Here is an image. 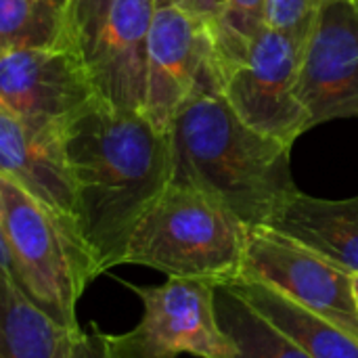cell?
<instances>
[{"label": "cell", "mask_w": 358, "mask_h": 358, "mask_svg": "<svg viewBox=\"0 0 358 358\" xmlns=\"http://www.w3.org/2000/svg\"><path fill=\"white\" fill-rule=\"evenodd\" d=\"M231 287L310 358H358V340L271 285L239 279Z\"/></svg>", "instance_id": "5bb4252c"}, {"label": "cell", "mask_w": 358, "mask_h": 358, "mask_svg": "<svg viewBox=\"0 0 358 358\" xmlns=\"http://www.w3.org/2000/svg\"><path fill=\"white\" fill-rule=\"evenodd\" d=\"M172 4H176L178 8L187 10L189 15L206 21L210 27H214V23L218 21L227 0H170Z\"/></svg>", "instance_id": "44dd1931"}, {"label": "cell", "mask_w": 358, "mask_h": 358, "mask_svg": "<svg viewBox=\"0 0 358 358\" xmlns=\"http://www.w3.org/2000/svg\"><path fill=\"white\" fill-rule=\"evenodd\" d=\"M59 126H36L0 109V176L76 216V185Z\"/></svg>", "instance_id": "7c38bea8"}, {"label": "cell", "mask_w": 358, "mask_h": 358, "mask_svg": "<svg viewBox=\"0 0 358 358\" xmlns=\"http://www.w3.org/2000/svg\"><path fill=\"white\" fill-rule=\"evenodd\" d=\"M352 287H355V298H357V304H358V275L352 277Z\"/></svg>", "instance_id": "7402d4cb"}, {"label": "cell", "mask_w": 358, "mask_h": 358, "mask_svg": "<svg viewBox=\"0 0 358 358\" xmlns=\"http://www.w3.org/2000/svg\"><path fill=\"white\" fill-rule=\"evenodd\" d=\"M352 2H355V4H357V6H358V0H352Z\"/></svg>", "instance_id": "603a6c76"}, {"label": "cell", "mask_w": 358, "mask_h": 358, "mask_svg": "<svg viewBox=\"0 0 358 358\" xmlns=\"http://www.w3.org/2000/svg\"><path fill=\"white\" fill-rule=\"evenodd\" d=\"M325 0H268L266 27L306 42Z\"/></svg>", "instance_id": "d6986e66"}, {"label": "cell", "mask_w": 358, "mask_h": 358, "mask_svg": "<svg viewBox=\"0 0 358 358\" xmlns=\"http://www.w3.org/2000/svg\"><path fill=\"white\" fill-rule=\"evenodd\" d=\"M250 227L201 189L170 182L134 229L124 264L231 285L243 277Z\"/></svg>", "instance_id": "277c9868"}, {"label": "cell", "mask_w": 358, "mask_h": 358, "mask_svg": "<svg viewBox=\"0 0 358 358\" xmlns=\"http://www.w3.org/2000/svg\"><path fill=\"white\" fill-rule=\"evenodd\" d=\"M266 227L358 275V195L319 199L296 191L277 208Z\"/></svg>", "instance_id": "4fadbf2b"}, {"label": "cell", "mask_w": 358, "mask_h": 358, "mask_svg": "<svg viewBox=\"0 0 358 358\" xmlns=\"http://www.w3.org/2000/svg\"><path fill=\"white\" fill-rule=\"evenodd\" d=\"M157 0H73L69 46L99 99L122 111L145 109L147 48Z\"/></svg>", "instance_id": "5b68a950"}, {"label": "cell", "mask_w": 358, "mask_h": 358, "mask_svg": "<svg viewBox=\"0 0 358 358\" xmlns=\"http://www.w3.org/2000/svg\"><path fill=\"white\" fill-rule=\"evenodd\" d=\"M268 0H227L218 21L212 27L222 76L243 63L266 27Z\"/></svg>", "instance_id": "ac0fdd59"}, {"label": "cell", "mask_w": 358, "mask_h": 358, "mask_svg": "<svg viewBox=\"0 0 358 358\" xmlns=\"http://www.w3.org/2000/svg\"><path fill=\"white\" fill-rule=\"evenodd\" d=\"M0 256L2 277L31 304L63 327L80 329L78 302L103 271L76 216L0 176Z\"/></svg>", "instance_id": "3957f363"}, {"label": "cell", "mask_w": 358, "mask_h": 358, "mask_svg": "<svg viewBox=\"0 0 358 358\" xmlns=\"http://www.w3.org/2000/svg\"><path fill=\"white\" fill-rule=\"evenodd\" d=\"M96 99L71 46L0 52V109L36 126H59Z\"/></svg>", "instance_id": "30bf717a"}, {"label": "cell", "mask_w": 358, "mask_h": 358, "mask_svg": "<svg viewBox=\"0 0 358 358\" xmlns=\"http://www.w3.org/2000/svg\"><path fill=\"white\" fill-rule=\"evenodd\" d=\"M352 277L321 254L268 227L250 229L241 279L275 287L358 340Z\"/></svg>", "instance_id": "9c48e42d"}, {"label": "cell", "mask_w": 358, "mask_h": 358, "mask_svg": "<svg viewBox=\"0 0 358 358\" xmlns=\"http://www.w3.org/2000/svg\"><path fill=\"white\" fill-rule=\"evenodd\" d=\"M298 96L310 128L338 117H358V6L325 0L304 42Z\"/></svg>", "instance_id": "8fae6325"}, {"label": "cell", "mask_w": 358, "mask_h": 358, "mask_svg": "<svg viewBox=\"0 0 358 358\" xmlns=\"http://www.w3.org/2000/svg\"><path fill=\"white\" fill-rule=\"evenodd\" d=\"M304 42L264 27L248 59L224 73L222 92L235 113L254 130L292 145L310 128L298 96Z\"/></svg>", "instance_id": "52a82bcc"}, {"label": "cell", "mask_w": 358, "mask_h": 358, "mask_svg": "<svg viewBox=\"0 0 358 358\" xmlns=\"http://www.w3.org/2000/svg\"><path fill=\"white\" fill-rule=\"evenodd\" d=\"M218 319L239 348L237 358H310L260 317L231 285L216 292Z\"/></svg>", "instance_id": "e0dca14e"}, {"label": "cell", "mask_w": 358, "mask_h": 358, "mask_svg": "<svg viewBox=\"0 0 358 358\" xmlns=\"http://www.w3.org/2000/svg\"><path fill=\"white\" fill-rule=\"evenodd\" d=\"M80 334L52 321L2 277L0 358H73Z\"/></svg>", "instance_id": "9a60e30c"}, {"label": "cell", "mask_w": 358, "mask_h": 358, "mask_svg": "<svg viewBox=\"0 0 358 358\" xmlns=\"http://www.w3.org/2000/svg\"><path fill=\"white\" fill-rule=\"evenodd\" d=\"M218 78L224 80L212 27L170 0H157L147 48L145 117L168 134L178 109Z\"/></svg>", "instance_id": "ba28073f"}, {"label": "cell", "mask_w": 358, "mask_h": 358, "mask_svg": "<svg viewBox=\"0 0 358 358\" xmlns=\"http://www.w3.org/2000/svg\"><path fill=\"white\" fill-rule=\"evenodd\" d=\"M224 80L203 84L168 130L172 180L224 203L250 229L266 227L298 189L289 172L292 145L250 128L229 105Z\"/></svg>", "instance_id": "7a4b0ae2"}, {"label": "cell", "mask_w": 358, "mask_h": 358, "mask_svg": "<svg viewBox=\"0 0 358 358\" xmlns=\"http://www.w3.org/2000/svg\"><path fill=\"white\" fill-rule=\"evenodd\" d=\"M143 304L141 321L126 334L109 336L113 358H237L239 348L218 319V285L168 277L162 285L124 283Z\"/></svg>", "instance_id": "8992f818"}, {"label": "cell", "mask_w": 358, "mask_h": 358, "mask_svg": "<svg viewBox=\"0 0 358 358\" xmlns=\"http://www.w3.org/2000/svg\"><path fill=\"white\" fill-rule=\"evenodd\" d=\"M73 358H113L107 334H103L94 323L90 325L88 331L82 329Z\"/></svg>", "instance_id": "ffe728a7"}, {"label": "cell", "mask_w": 358, "mask_h": 358, "mask_svg": "<svg viewBox=\"0 0 358 358\" xmlns=\"http://www.w3.org/2000/svg\"><path fill=\"white\" fill-rule=\"evenodd\" d=\"M76 218L103 273L124 264L134 229L172 180V149L141 111L92 99L63 130Z\"/></svg>", "instance_id": "6da1fadb"}, {"label": "cell", "mask_w": 358, "mask_h": 358, "mask_svg": "<svg viewBox=\"0 0 358 358\" xmlns=\"http://www.w3.org/2000/svg\"><path fill=\"white\" fill-rule=\"evenodd\" d=\"M73 0H0V52L69 46Z\"/></svg>", "instance_id": "2e32d148"}]
</instances>
